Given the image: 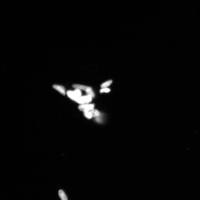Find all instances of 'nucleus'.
<instances>
[{
  "instance_id": "1",
  "label": "nucleus",
  "mask_w": 200,
  "mask_h": 200,
  "mask_svg": "<svg viewBox=\"0 0 200 200\" xmlns=\"http://www.w3.org/2000/svg\"><path fill=\"white\" fill-rule=\"evenodd\" d=\"M92 97L89 95L81 96L79 97L75 100V101L79 104H87L91 102L92 99Z\"/></svg>"
},
{
  "instance_id": "8",
  "label": "nucleus",
  "mask_w": 200,
  "mask_h": 200,
  "mask_svg": "<svg viewBox=\"0 0 200 200\" xmlns=\"http://www.w3.org/2000/svg\"><path fill=\"white\" fill-rule=\"evenodd\" d=\"M112 80L108 81L101 84V88H105L110 85L112 83Z\"/></svg>"
},
{
  "instance_id": "11",
  "label": "nucleus",
  "mask_w": 200,
  "mask_h": 200,
  "mask_svg": "<svg viewBox=\"0 0 200 200\" xmlns=\"http://www.w3.org/2000/svg\"><path fill=\"white\" fill-rule=\"evenodd\" d=\"M110 90L109 89L107 88H102L100 90V92L101 93L103 92L108 93L109 92Z\"/></svg>"
},
{
  "instance_id": "10",
  "label": "nucleus",
  "mask_w": 200,
  "mask_h": 200,
  "mask_svg": "<svg viewBox=\"0 0 200 200\" xmlns=\"http://www.w3.org/2000/svg\"><path fill=\"white\" fill-rule=\"evenodd\" d=\"M87 95L91 96L92 98H94L95 97V95L92 90H90L86 92Z\"/></svg>"
},
{
  "instance_id": "5",
  "label": "nucleus",
  "mask_w": 200,
  "mask_h": 200,
  "mask_svg": "<svg viewBox=\"0 0 200 200\" xmlns=\"http://www.w3.org/2000/svg\"><path fill=\"white\" fill-rule=\"evenodd\" d=\"M53 87L64 95H65V90L64 87L61 85H53Z\"/></svg>"
},
{
  "instance_id": "3",
  "label": "nucleus",
  "mask_w": 200,
  "mask_h": 200,
  "mask_svg": "<svg viewBox=\"0 0 200 200\" xmlns=\"http://www.w3.org/2000/svg\"><path fill=\"white\" fill-rule=\"evenodd\" d=\"M84 115L87 118H91L93 117H96L100 115V113L97 110L93 109L86 112H84Z\"/></svg>"
},
{
  "instance_id": "4",
  "label": "nucleus",
  "mask_w": 200,
  "mask_h": 200,
  "mask_svg": "<svg viewBox=\"0 0 200 200\" xmlns=\"http://www.w3.org/2000/svg\"><path fill=\"white\" fill-rule=\"evenodd\" d=\"M73 87L79 90H84L86 92L88 91L92 90L91 87L83 85L74 84L72 85Z\"/></svg>"
},
{
  "instance_id": "2",
  "label": "nucleus",
  "mask_w": 200,
  "mask_h": 200,
  "mask_svg": "<svg viewBox=\"0 0 200 200\" xmlns=\"http://www.w3.org/2000/svg\"><path fill=\"white\" fill-rule=\"evenodd\" d=\"M95 105L94 104H83L80 105L78 106V109L80 111L86 112L94 109Z\"/></svg>"
},
{
  "instance_id": "7",
  "label": "nucleus",
  "mask_w": 200,
  "mask_h": 200,
  "mask_svg": "<svg viewBox=\"0 0 200 200\" xmlns=\"http://www.w3.org/2000/svg\"><path fill=\"white\" fill-rule=\"evenodd\" d=\"M59 195L62 200H68L67 198L65 193L62 190H59Z\"/></svg>"
},
{
  "instance_id": "9",
  "label": "nucleus",
  "mask_w": 200,
  "mask_h": 200,
  "mask_svg": "<svg viewBox=\"0 0 200 200\" xmlns=\"http://www.w3.org/2000/svg\"><path fill=\"white\" fill-rule=\"evenodd\" d=\"M74 91L76 95L78 97L81 96L82 95V93L80 90L76 89L74 90Z\"/></svg>"
},
{
  "instance_id": "12",
  "label": "nucleus",
  "mask_w": 200,
  "mask_h": 200,
  "mask_svg": "<svg viewBox=\"0 0 200 200\" xmlns=\"http://www.w3.org/2000/svg\"><path fill=\"white\" fill-rule=\"evenodd\" d=\"M98 117H96V121L98 122H101V118Z\"/></svg>"
},
{
  "instance_id": "6",
  "label": "nucleus",
  "mask_w": 200,
  "mask_h": 200,
  "mask_svg": "<svg viewBox=\"0 0 200 200\" xmlns=\"http://www.w3.org/2000/svg\"><path fill=\"white\" fill-rule=\"evenodd\" d=\"M67 94L68 96L71 99L75 101L78 97L74 92L72 91H68L67 92Z\"/></svg>"
}]
</instances>
